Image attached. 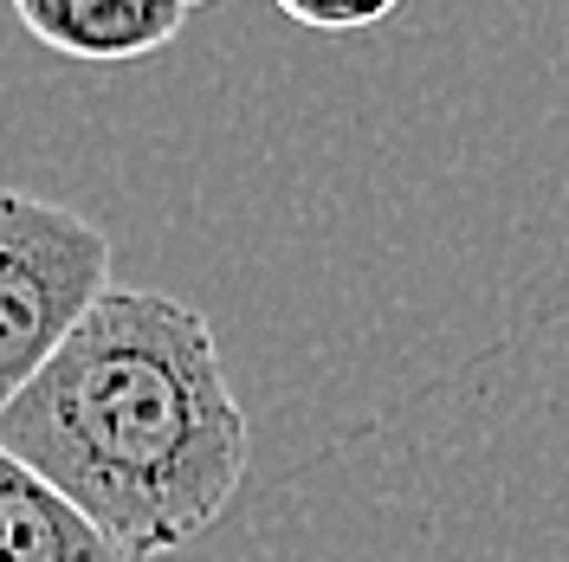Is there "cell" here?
<instances>
[{"mask_svg": "<svg viewBox=\"0 0 569 562\" xmlns=\"http://www.w3.org/2000/svg\"><path fill=\"white\" fill-rule=\"evenodd\" d=\"M0 453L149 562L233 504L252 440L208 317L162 291L110 284L0 414Z\"/></svg>", "mask_w": 569, "mask_h": 562, "instance_id": "cell-1", "label": "cell"}, {"mask_svg": "<svg viewBox=\"0 0 569 562\" xmlns=\"http://www.w3.org/2000/svg\"><path fill=\"white\" fill-rule=\"evenodd\" d=\"M110 291L98 220L27 188H0V414Z\"/></svg>", "mask_w": 569, "mask_h": 562, "instance_id": "cell-2", "label": "cell"}, {"mask_svg": "<svg viewBox=\"0 0 569 562\" xmlns=\"http://www.w3.org/2000/svg\"><path fill=\"white\" fill-rule=\"evenodd\" d=\"M20 27L78 66H137L181 33V0H13Z\"/></svg>", "mask_w": 569, "mask_h": 562, "instance_id": "cell-3", "label": "cell"}, {"mask_svg": "<svg viewBox=\"0 0 569 562\" xmlns=\"http://www.w3.org/2000/svg\"><path fill=\"white\" fill-rule=\"evenodd\" d=\"M0 562H137L39 472L0 453Z\"/></svg>", "mask_w": 569, "mask_h": 562, "instance_id": "cell-4", "label": "cell"}, {"mask_svg": "<svg viewBox=\"0 0 569 562\" xmlns=\"http://www.w3.org/2000/svg\"><path fill=\"white\" fill-rule=\"evenodd\" d=\"M284 20H298L305 33H369L395 20L401 0H272Z\"/></svg>", "mask_w": 569, "mask_h": 562, "instance_id": "cell-5", "label": "cell"}, {"mask_svg": "<svg viewBox=\"0 0 569 562\" xmlns=\"http://www.w3.org/2000/svg\"><path fill=\"white\" fill-rule=\"evenodd\" d=\"M181 7H201V0H181Z\"/></svg>", "mask_w": 569, "mask_h": 562, "instance_id": "cell-6", "label": "cell"}]
</instances>
